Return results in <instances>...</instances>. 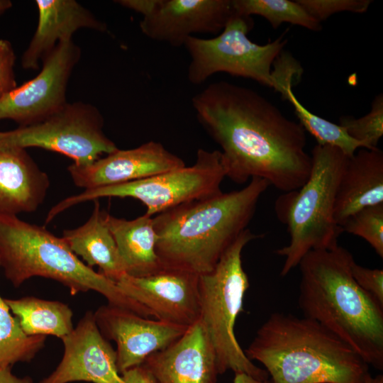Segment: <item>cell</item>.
I'll use <instances>...</instances> for the list:
<instances>
[{
	"instance_id": "obj_18",
	"label": "cell",
	"mask_w": 383,
	"mask_h": 383,
	"mask_svg": "<svg viewBox=\"0 0 383 383\" xmlns=\"http://www.w3.org/2000/svg\"><path fill=\"white\" fill-rule=\"evenodd\" d=\"M38 11L35 33L22 56L24 69L39 68L40 60L60 42L72 40L79 29L100 32L106 25L74 0H36Z\"/></svg>"
},
{
	"instance_id": "obj_8",
	"label": "cell",
	"mask_w": 383,
	"mask_h": 383,
	"mask_svg": "<svg viewBox=\"0 0 383 383\" xmlns=\"http://www.w3.org/2000/svg\"><path fill=\"white\" fill-rule=\"evenodd\" d=\"M226 173L220 150L199 149L191 166L136 181L84 189L64 199L50 210L45 223L74 205L103 197L136 199L147 207L145 214L157 215L182 204L221 192V184Z\"/></svg>"
},
{
	"instance_id": "obj_4",
	"label": "cell",
	"mask_w": 383,
	"mask_h": 383,
	"mask_svg": "<svg viewBox=\"0 0 383 383\" xmlns=\"http://www.w3.org/2000/svg\"><path fill=\"white\" fill-rule=\"evenodd\" d=\"M265 367L272 383H365L368 365L316 321L272 313L244 350Z\"/></svg>"
},
{
	"instance_id": "obj_9",
	"label": "cell",
	"mask_w": 383,
	"mask_h": 383,
	"mask_svg": "<svg viewBox=\"0 0 383 383\" xmlns=\"http://www.w3.org/2000/svg\"><path fill=\"white\" fill-rule=\"evenodd\" d=\"M253 25L250 16L235 13L216 37L187 38L183 46L190 57L189 82L198 85L216 73L226 72L253 79L274 89L272 67L287 40L283 34L265 45H258L248 37Z\"/></svg>"
},
{
	"instance_id": "obj_5",
	"label": "cell",
	"mask_w": 383,
	"mask_h": 383,
	"mask_svg": "<svg viewBox=\"0 0 383 383\" xmlns=\"http://www.w3.org/2000/svg\"><path fill=\"white\" fill-rule=\"evenodd\" d=\"M0 267L15 287L33 277L55 280L72 295L94 291L108 304L149 318L150 312L125 295L116 282L83 262L61 237L17 216L0 214Z\"/></svg>"
},
{
	"instance_id": "obj_7",
	"label": "cell",
	"mask_w": 383,
	"mask_h": 383,
	"mask_svg": "<svg viewBox=\"0 0 383 383\" xmlns=\"http://www.w3.org/2000/svg\"><path fill=\"white\" fill-rule=\"evenodd\" d=\"M260 237L262 235L246 228L223 252L213 269L199 276V321L214 349L219 374L232 370L260 380L269 379L265 370L247 357L234 332L250 286L243 267L242 252L249 242Z\"/></svg>"
},
{
	"instance_id": "obj_35",
	"label": "cell",
	"mask_w": 383,
	"mask_h": 383,
	"mask_svg": "<svg viewBox=\"0 0 383 383\" xmlns=\"http://www.w3.org/2000/svg\"><path fill=\"white\" fill-rule=\"evenodd\" d=\"M365 383H383V375L379 374L373 377L369 373L365 377Z\"/></svg>"
},
{
	"instance_id": "obj_28",
	"label": "cell",
	"mask_w": 383,
	"mask_h": 383,
	"mask_svg": "<svg viewBox=\"0 0 383 383\" xmlns=\"http://www.w3.org/2000/svg\"><path fill=\"white\" fill-rule=\"evenodd\" d=\"M341 229L365 240L383 257V204L356 212L345 221Z\"/></svg>"
},
{
	"instance_id": "obj_19",
	"label": "cell",
	"mask_w": 383,
	"mask_h": 383,
	"mask_svg": "<svg viewBox=\"0 0 383 383\" xmlns=\"http://www.w3.org/2000/svg\"><path fill=\"white\" fill-rule=\"evenodd\" d=\"M49 187L48 175L26 149L0 145V214L36 211Z\"/></svg>"
},
{
	"instance_id": "obj_1",
	"label": "cell",
	"mask_w": 383,
	"mask_h": 383,
	"mask_svg": "<svg viewBox=\"0 0 383 383\" xmlns=\"http://www.w3.org/2000/svg\"><path fill=\"white\" fill-rule=\"evenodd\" d=\"M199 123L219 145L226 177L243 184L265 179L289 192L309 177L306 131L257 91L226 81L209 84L192 99Z\"/></svg>"
},
{
	"instance_id": "obj_22",
	"label": "cell",
	"mask_w": 383,
	"mask_h": 383,
	"mask_svg": "<svg viewBox=\"0 0 383 383\" xmlns=\"http://www.w3.org/2000/svg\"><path fill=\"white\" fill-rule=\"evenodd\" d=\"M106 221L126 274L142 277L163 268L155 250L157 235L152 216L145 213L126 220L107 213Z\"/></svg>"
},
{
	"instance_id": "obj_26",
	"label": "cell",
	"mask_w": 383,
	"mask_h": 383,
	"mask_svg": "<svg viewBox=\"0 0 383 383\" xmlns=\"http://www.w3.org/2000/svg\"><path fill=\"white\" fill-rule=\"evenodd\" d=\"M235 13L243 16L264 17L273 28L283 23L302 26L313 31L321 30V23L309 15L296 1L232 0Z\"/></svg>"
},
{
	"instance_id": "obj_29",
	"label": "cell",
	"mask_w": 383,
	"mask_h": 383,
	"mask_svg": "<svg viewBox=\"0 0 383 383\" xmlns=\"http://www.w3.org/2000/svg\"><path fill=\"white\" fill-rule=\"evenodd\" d=\"M309 15L318 22L324 21L334 13L349 11L366 12L371 0H295Z\"/></svg>"
},
{
	"instance_id": "obj_14",
	"label": "cell",
	"mask_w": 383,
	"mask_h": 383,
	"mask_svg": "<svg viewBox=\"0 0 383 383\" xmlns=\"http://www.w3.org/2000/svg\"><path fill=\"white\" fill-rule=\"evenodd\" d=\"M62 340L60 362L40 383H124L118 371L116 350L100 332L93 312L87 311Z\"/></svg>"
},
{
	"instance_id": "obj_25",
	"label": "cell",
	"mask_w": 383,
	"mask_h": 383,
	"mask_svg": "<svg viewBox=\"0 0 383 383\" xmlns=\"http://www.w3.org/2000/svg\"><path fill=\"white\" fill-rule=\"evenodd\" d=\"M294 86L293 83L289 82L281 87L279 93L284 100L292 104L299 124L305 131L314 137L317 144L338 148L349 157L354 155L358 148H364L361 143L352 138L340 125L326 120L306 109L294 95L292 91Z\"/></svg>"
},
{
	"instance_id": "obj_11",
	"label": "cell",
	"mask_w": 383,
	"mask_h": 383,
	"mask_svg": "<svg viewBox=\"0 0 383 383\" xmlns=\"http://www.w3.org/2000/svg\"><path fill=\"white\" fill-rule=\"evenodd\" d=\"M80 56L81 50L72 40L59 43L43 59L42 70L34 78L0 99V120L28 126L61 109L67 103L68 81Z\"/></svg>"
},
{
	"instance_id": "obj_31",
	"label": "cell",
	"mask_w": 383,
	"mask_h": 383,
	"mask_svg": "<svg viewBox=\"0 0 383 383\" xmlns=\"http://www.w3.org/2000/svg\"><path fill=\"white\" fill-rule=\"evenodd\" d=\"M15 61L11 43L0 39V99L17 87L13 70Z\"/></svg>"
},
{
	"instance_id": "obj_16",
	"label": "cell",
	"mask_w": 383,
	"mask_h": 383,
	"mask_svg": "<svg viewBox=\"0 0 383 383\" xmlns=\"http://www.w3.org/2000/svg\"><path fill=\"white\" fill-rule=\"evenodd\" d=\"M184 166L181 157L150 140L133 149L118 148L89 165L72 163L67 170L76 186L89 189L136 181Z\"/></svg>"
},
{
	"instance_id": "obj_10",
	"label": "cell",
	"mask_w": 383,
	"mask_h": 383,
	"mask_svg": "<svg viewBox=\"0 0 383 383\" xmlns=\"http://www.w3.org/2000/svg\"><path fill=\"white\" fill-rule=\"evenodd\" d=\"M103 128L104 118L96 106L81 101L67 103L42 121L0 132V145L40 148L86 166L118 149Z\"/></svg>"
},
{
	"instance_id": "obj_15",
	"label": "cell",
	"mask_w": 383,
	"mask_h": 383,
	"mask_svg": "<svg viewBox=\"0 0 383 383\" xmlns=\"http://www.w3.org/2000/svg\"><path fill=\"white\" fill-rule=\"evenodd\" d=\"M235 14L232 0H156L140 28L150 39L179 47L194 33H220Z\"/></svg>"
},
{
	"instance_id": "obj_24",
	"label": "cell",
	"mask_w": 383,
	"mask_h": 383,
	"mask_svg": "<svg viewBox=\"0 0 383 383\" xmlns=\"http://www.w3.org/2000/svg\"><path fill=\"white\" fill-rule=\"evenodd\" d=\"M45 335H28L0 294V369L28 362L43 348Z\"/></svg>"
},
{
	"instance_id": "obj_30",
	"label": "cell",
	"mask_w": 383,
	"mask_h": 383,
	"mask_svg": "<svg viewBox=\"0 0 383 383\" xmlns=\"http://www.w3.org/2000/svg\"><path fill=\"white\" fill-rule=\"evenodd\" d=\"M351 273L358 286L383 306V270L367 268L354 261Z\"/></svg>"
},
{
	"instance_id": "obj_20",
	"label": "cell",
	"mask_w": 383,
	"mask_h": 383,
	"mask_svg": "<svg viewBox=\"0 0 383 383\" xmlns=\"http://www.w3.org/2000/svg\"><path fill=\"white\" fill-rule=\"evenodd\" d=\"M383 204V152L361 148L349 157L338 186L333 218L340 228L361 209Z\"/></svg>"
},
{
	"instance_id": "obj_36",
	"label": "cell",
	"mask_w": 383,
	"mask_h": 383,
	"mask_svg": "<svg viewBox=\"0 0 383 383\" xmlns=\"http://www.w3.org/2000/svg\"><path fill=\"white\" fill-rule=\"evenodd\" d=\"M12 3L9 0H0V15L4 13L6 10L10 9Z\"/></svg>"
},
{
	"instance_id": "obj_34",
	"label": "cell",
	"mask_w": 383,
	"mask_h": 383,
	"mask_svg": "<svg viewBox=\"0 0 383 383\" xmlns=\"http://www.w3.org/2000/svg\"><path fill=\"white\" fill-rule=\"evenodd\" d=\"M233 383H272L271 379H257L245 373H235Z\"/></svg>"
},
{
	"instance_id": "obj_21",
	"label": "cell",
	"mask_w": 383,
	"mask_h": 383,
	"mask_svg": "<svg viewBox=\"0 0 383 383\" xmlns=\"http://www.w3.org/2000/svg\"><path fill=\"white\" fill-rule=\"evenodd\" d=\"M92 213L82 226L65 230L62 238L71 250L91 267L97 266L99 273L113 282L125 273L118 248L101 211L98 199L94 200Z\"/></svg>"
},
{
	"instance_id": "obj_27",
	"label": "cell",
	"mask_w": 383,
	"mask_h": 383,
	"mask_svg": "<svg viewBox=\"0 0 383 383\" xmlns=\"http://www.w3.org/2000/svg\"><path fill=\"white\" fill-rule=\"evenodd\" d=\"M354 140L361 143L364 148L375 149L383 135V95L375 96L370 111L359 118L341 116L339 123Z\"/></svg>"
},
{
	"instance_id": "obj_12",
	"label": "cell",
	"mask_w": 383,
	"mask_h": 383,
	"mask_svg": "<svg viewBox=\"0 0 383 383\" xmlns=\"http://www.w3.org/2000/svg\"><path fill=\"white\" fill-rule=\"evenodd\" d=\"M199 276L163 267L142 277L124 274L115 282L125 295L148 309L155 319L189 328L199 319Z\"/></svg>"
},
{
	"instance_id": "obj_32",
	"label": "cell",
	"mask_w": 383,
	"mask_h": 383,
	"mask_svg": "<svg viewBox=\"0 0 383 383\" xmlns=\"http://www.w3.org/2000/svg\"><path fill=\"white\" fill-rule=\"evenodd\" d=\"M121 377L124 383H155L143 365L124 372L121 374Z\"/></svg>"
},
{
	"instance_id": "obj_13",
	"label": "cell",
	"mask_w": 383,
	"mask_h": 383,
	"mask_svg": "<svg viewBox=\"0 0 383 383\" xmlns=\"http://www.w3.org/2000/svg\"><path fill=\"white\" fill-rule=\"evenodd\" d=\"M101 334L116 344L118 372L143 364L151 354L169 346L188 328L140 316L111 304L94 313Z\"/></svg>"
},
{
	"instance_id": "obj_6",
	"label": "cell",
	"mask_w": 383,
	"mask_h": 383,
	"mask_svg": "<svg viewBox=\"0 0 383 383\" xmlns=\"http://www.w3.org/2000/svg\"><path fill=\"white\" fill-rule=\"evenodd\" d=\"M309 178L299 189L284 192L275 202L278 219L287 226L288 245L275 252L285 257V277L311 250L331 249L343 232L333 218L338 186L349 156L338 148L316 145Z\"/></svg>"
},
{
	"instance_id": "obj_33",
	"label": "cell",
	"mask_w": 383,
	"mask_h": 383,
	"mask_svg": "<svg viewBox=\"0 0 383 383\" xmlns=\"http://www.w3.org/2000/svg\"><path fill=\"white\" fill-rule=\"evenodd\" d=\"M0 383H34L29 377H18L11 372V367L0 369Z\"/></svg>"
},
{
	"instance_id": "obj_17",
	"label": "cell",
	"mask_w": 383,
	"mask_h": 383,
	"mask_svg": "<svg viewBox=\"0 0 383 383\" xmlns=\"http://www.w3.org/2000/svg\"><path fill=\"white\" fill-rule=\"evenodd\" d=\"M143 365L155 383H216L219 374L214 349L199 321Z\"/></svg>"
},
{
	"instance_id": "obj_2",
	"label": "cell",
	"mask_w": 383,
	"mask_h": 383,
	"mask_svg": "<svg viewBox=\"0 0 383 383\" xmlns=\"http://www.w3.org/2000/svg\"><path fill=\"white\" fill-rule=\"evenodd\" d=\"M353 255L337 245L311 250L301 260L299 307L353 348L362 360L383 370V306L356 283Z\"/></svg>"
},
{
	"instance_id": "obj_3",
	"label": "cell",
	"mask_w": 383,
	"mask_h": 383,
	"mask_svg": "<svg viewBox=\"0 0 383 383\" xmlns=\"http://www.w3.org/2000/svg\"><path fill=\"white\" fill-rule=\"evenodd\" d=\"M270 183L252 177L241 189L191 201L152 218L162 267L198 275L211 271L247 228Z\"/></svg>"
},
{
	"instance_id": "obj_23",
	"label": "cell",
	"mask_w": 383,
	"mask_h": 383,
	"mask_svg": "<svg viewBox=\"0 0 383 383\" xmlns=\"http://www.w3.org/2000/svg\"><path fill=\"white\" fill-rule=\"evenodd\" d=\"M28 335H54L62 339L73 330V313L68 305L34 296L4 299Z\"/></svg>"
}]
</instances>
